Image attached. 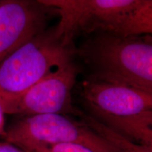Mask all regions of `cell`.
<instances>
[{
  "label": "cell",
  "mask_w": 152,
  "mask_h": 152,
  "mask_svg": "<svg viewBox=\"0 0 152 152\" xmlns=\"http://www.w3.org/2000/svg\"><path fill=\"white\" fill-rule=\"evenodd\" d=\"M78 54L89 78L152 93V38L101 33L87 39Z\"/></svg>",
  "instance_id": "1"
},
{
  "label": "cell",
  "mask_w": 152,
  "mask_h": 152,
  "mask_svg": "<svg viewBox=\"0 0 152 152\" xmlns=\"http://www.w3.org/2000/svg\"><path fill=\"white\" fill-rule=\"evenodd\" d=\"M6 141L28 152H48L59 144H75L95 152H123L83 121L57 113L23 116L5 131Z\"/></svg>",
  "instance_id": "2"
},
{
  "label": "cell",
  "mask_w": 152,
  "mask_h": 152,
  "mask_svg": "<svg viewBox=\"0 0 152 152\" xmlns=\"http://www.w3.org/2000/svg\"><path fill=\"white\" fill-rule=\"evenodd\" d=\"M73 51L54 28L43 31L0 63V97L22 94L56 68L71 61Z\"/></svg>",
  "instance_id": "3"
},
{
  "label": "cell",
  "mask_w": 152,
  "mask_h": 152,
  "mask_svg": "<svg viewBox=\"0 0 152 152\" xmlns=\"http://www.w3.org/2000/svg\"><path fill=\"white\" fill-rule=\"evenodd\" d=\"M59 16L54 27L62 43L71 46L77 35L95 31L114 33L142 0H39Z\"/></svg>",
  "instance_id": "4"
},
{
  "label": "cell",
  "mask_w": 152,
  "mask_h": 152,
  "mask_svg": "<svg viewBox=\"0 0 152 152\" xmlns=\"http://www.w3.org/2000/svg\"><path fill=\"white\" fill-rule=\"evenodd\" d=\"M78 74L73 61L56 68L22 94L0 97L5 114L23 116L57 113L77 115L73 104L72 91Z\"/></svg>",
  "instance_id": "5"
},
{
  "label": "cell",
  "mask_w": 152,
  "mask_h": 152,
  "mask_svg": "<svg viewBox=\"0 0 152 152\" xmlns=\"http://www.w3.org/2000/svg\"><path fill=\"white\" fill-rule=\"evenodd\" d=\"M50 7L39 1L3 0L0 4V63L46 28Z\"/></svg>",
  "instance_id": "6"
},
{
  "label": "cell",
  "mask_w": 152,
  "mask_h": 152,
  "mask_svg": "<svg viewBox=\"0 0 152 152\" xmlns=\"http://www.w3.org/2000/svg\"><path fill=\"white\" fill-rule=\"evenodd\" d=\"M80 94L90 109L116 117H131L152 111V93L122 85L87 78Z\"/></svg>",
  "instance_id": "7"
},
{
  "label": "cell",
  "mask_w": 152,
  "mask_h": 152,
  "mask_svg": "<svg viewBox=\"0 0 152 152\" xmlns=\"http://www.w3.org/2000/svg\"><path fill=\"white\" fill-rule=\"evenodd\" d=\"M90 115L134 143L152 151V111L131 117H116L94 109Z\"/></svg>",
  "instance_id": "8"
},
{
  "label": "cell",
  "mask_w": 152,
  "mask_h": 152,
  "mask_svg": "<svg viewBox=\"0 0 152 152\" xmlns=\"http://www.w3.org/2000/svg\"><path fill=\"white\" fill-rule=\"evenodd\" d=\"M113 34L123 36L152 35V0H142Z\"/></svg>",
  "instance_id": "9"
},
{
  "label": "cell",
  "mask_w": 152,
  "mask_h": 152,
  "mask_svg": "<svg viewBox=\"0 0 152 152\" xmlns=\"http://www.w3.org/2000/svg\"><path fill=\"white\" fill-rule=\"evenodd\" d=\"M96 130L101 136L123 152H152L147 148L124 137L103 123L99 124Z\"/></svg>",
  "instance_id": "10"
},
{
  "label": "cell",
  "mask_w": 152,
  "mask_h": 152,
  "mask_svg": "<svg viewBox=\"0 0 152 152\" xmlns=\"http://www.w3.org/2000/svg\"><path fill=\"white\" fill-rule=\"evenodd\" d=\"M48 152H95L89 148L75 144H59L49 148Z\"/></svg>",
  "instance_id": "11"
},
{
  "label": "cell",
  "mask_w": 152,
  "mask_h": 152,
  "mask_svg": "<svg viewBox=\"0 0 152 152\" xmlns=\"http://www.w3.org/2000/svg\"><path fill=\"white\" fill-rule=\"evenodd\" d=\"M0 152H27L8 142H0Z\"/></svg>",
  "instance_id": "12"
},
{
  "label": "cell",
  "mask_w": 152,
  "mask_h": 152,
  "mask_svg": "<svg viewBox=\"0 0 152 152\" xmlns=\"http://www.w3.org/2000/svg\"><path fill=\"white\" fill-rule=\"evenodd\" d=\"M5 113L4 111L2 106L0 104V136H4L5 133Z\"/></svg>",
  "instance_id": "13"
},
{
  "label": "cell",
  "mask_w": 152,
  "mask_h": 152,
  "mask_svg": "<svg viewBox=\"0 0 152 152\" xmlns=\"http://www.w3.org/2000/svg\"><path fill=\"white\" fill-rule=\"evenodd\" d=\"M0 4H1V1H0Z\"/></svg>",
  "instance_id": "14"
},
{
  "label": "cell",
  "mask_w": 152,
  "mask_h": 152,
  "mask_svg": "<svg viewBox=\"0 0 152 152\" xmlns=\"http://www.w3.org/2000/svg\"><path fill=\"white\" fill-rule=\"evenodd\" d=\"M27 152H28V151H27Z\"/></svg>",
  "instance_id": "15"
}]
</instances>
